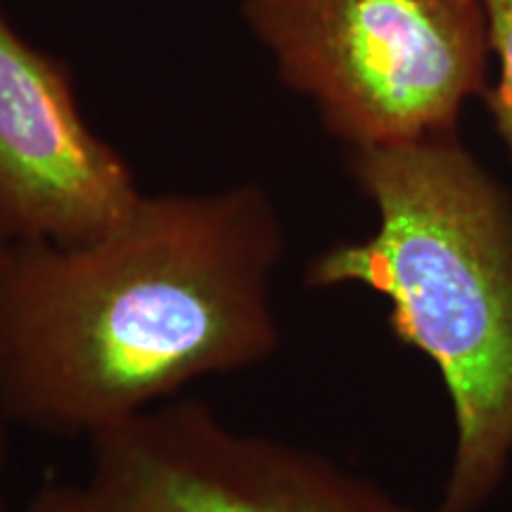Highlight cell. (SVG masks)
Listing matches in <instances>:
<instances>
[{
  "mask_svg": "<svg viewBox=\"0 0 512 512\" xmlns=\"http://www.w3.org/2000/svg\"><path fill=\"white\" fill-rule=\"evenodd\" d=\"M283 216L261 183L140 195L81 245L0 259V418L60 437L110 430L190 382L266 363Z\"/></svg>",
  "mask_w": 512,
  "mask_h": 512,
  "instance_id": "cell-1",
  "label": "cell"
},
{
  "mask_svg": "<svg viewBox=\"0 0 512 512\" xmlns=\"http://www.w3.org/2000/svg\"><path fill=\"white\" fill-rule=\"evenodd\" d=\"M347 169L375 230L313 256L306 285L387 299L394 337L430 358L451 403L434 512H479L512 465V190L458 131L347 150Z\"/></svg>",
  "mask_w": 512,
  "mask_h": 512,
  "instance_id": "cell-2",
  "label": "cell"
},
{
  "mask_svg": "<svg viewBox=\"0 0 512 512\" xmlns=\"http://www.w3.org/2000/svg\"><path fill=\"white\" fill-rule=\"evenodd\" d=\"M240 12L347 150L456 133L489 88L482 0H242Z\"/></svg>",
  "mask_w": 512,
  "mask_h": 512,
  "instance_id": "cell-3",
  "label": "cell"
},
{
  "mask_svg": "<svg viewBox=\"0 0 512 512\" xmlns=\"http://www.w3.org/2000/svg\"><path fill=\"white\" fill-rule=\"evenodd\" d=\"M24 512H434L313 448L228 425L204 401H164L88 439L83 470Z\"/></svg>",
  "mask_w": 512,
  "mask_h": 512,
  "instance_id": "cell-4",
  "label": "cell"
},
{
  "mask_svg": "<svg viewBox=\"0 0 512 512\" xmlns=\"http://www.w3.org/2000/svg\"><path fill=\"white\" fill-rule=\"evenodd\" d=\"M143 195L126 157L83 117L74 76L0 3V242L81 245Z\"/></svg>",
  "mask_w": 512,
  "mask_h": 512,
  "instance_id": "cell-5",
  "label": "cell"
},
{
  "mask_svg": "<svg viewBox=\"0 0 512 512\" xmlns=\"http://www.w3.org/2000/svg\"><path fill=\"white\" fill-rule=\"evenodd\" d=\"M482 5L489 53L498 67L496 81L486 88L484 102L512 171V0H482Z\"/></svg>",
  "mask_w": 512,
  "mask_h": 512,
  "instance_id": "cell-6",
  "label": "cell"
},
{
  "mask_svg": "<svg viewBox=\"0 0 512 512\" xmlns=\"http://www.w3.org/2000/svg\"><path fill=\"white\" fill-rule=\"evenodd\" d=\"M5 460H8V437H5V425L0 422V472H3ZM0 512H3V503H0Z\"/></svg>",
  "mask_w": 512,
  "mask_h": 512,
  "instance_id": "cell-7",
  "label": "cell"
},
{
  "mask_svg": "<svg viewBox=\"0 0 512 512\" xmlns=\"http://www.w3.org/2000/svg\"><path fill=\"white\" fill-rule=\"evenodd\" d=\"M3 247H5V242H0V259H3Z\"/></svg>",
  "mask_w": 512,
  "mask_h": 512,
  "instance_id": "cell-8",
  "label": "cell"
}]
</instances>
